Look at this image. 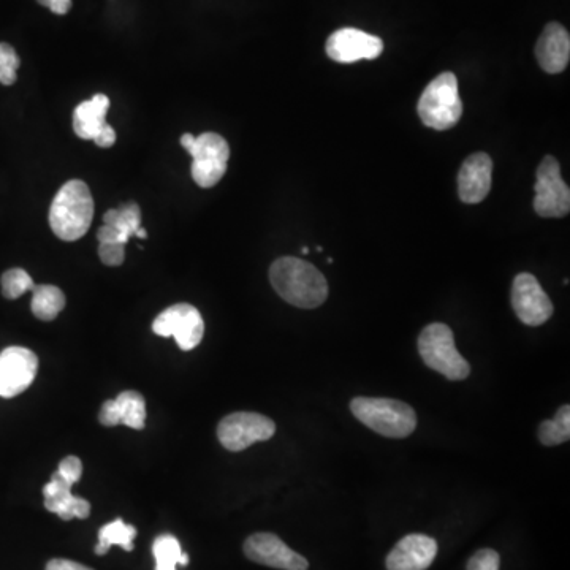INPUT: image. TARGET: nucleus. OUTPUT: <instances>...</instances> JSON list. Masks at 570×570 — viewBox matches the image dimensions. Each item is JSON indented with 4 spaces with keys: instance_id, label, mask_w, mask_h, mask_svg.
I'll use <instances>...</instances> for the list:
<instances>
[{
    "instance_id": "f257e3e1",
    "label": "nucleus",
    "mask_w": 570,
    "mask_h": 570,
    "mask_svg": "<svg viewBox=\"0 0 570 570\" xmlns=\"http://www.w3.org/2000/svg\"><path fill=\"white\" fill-rule=\"evenodd\" d=\"M270 282L282 300L297 308H319L328 298L327 279L316 266L297 257L276 260L270 268Z\"/></svg>"
},
{
    "instance_id": "f03ea898",
    "label": "nucleus",
    "mask_w": 570,
    "mask_h": 570,
    "mask_svg": "<svg viewBox=\"0 0 570 570\" xmlns=\"http://www.w3.org/2000/svg\"><path fill=\"white\" fill-rule=\"evenodd\" d=\"M94 219V198L88 184L72 179L57 192L50 208V225L62 241L83 238Z\"/></svg>"
},
{
    "instance_id": "7ed1b4c3",
    "label": "nucleus",
    "mask_w": 570,
    "mask_h": 570,
    "mask_svg": "<svg viewBox=\"0 0 570 570\" xmlns=\"http://www.w3.org/2000/svg\"><path fill=\"white\" fill-rule=\"evenodd\" d=\"M350 411L357 420L368 426L369 430L392 439L411 436L417 428L414 409L396 399L358 396L352 399Z\"/></svg>"
},
{
    "instance_id": "20e7f679",
    "label": "nucleus",
    "mask_w": 570,
    "mask_h": 570,
    "mask_svg": "<svg viewBox=\"0 0 570 570\" xmlns=\"http://www.w3.org/2000/svg\"><path fill=\"white\" fill-rule=\"evenodd\" d=\"M417 111L426 127L434 130L455 127L463 116V102L456 76L452 72L436 76L420 95Z\"/></svg>"
},
{
    "instance_id": "39448f33",
    "label": "nucleus",
    "mask_w": 570,
    "mask_h": 570,
    "mask_svg": "<svg viewBox=\"0 0 570 570\" xmlns=\"http://www.w3.org/2000/svg\"><path fill=\"white\" fill-rule=\"evenodd\" d=\"M418 352L426 366L449 380L468 379L471 365L456 350L453 331L444 323H431L418 336Z\"/></svg>"
},
{
    "instance_id": "423d86ee",
    "label": "nucleus",
    "mask_w": 570,
    "mask_h": 570,
    "mask_svg": "<svg viewBox=\"0 0 570 570\" xmlns=\"http://www.w3.org/2000/svg\"><path fill=\"white\" fill-rule=\"evenodd\" d=\"M181 145L192 156V178L203 189L216 186L227 171L230 146L221 135L206 132L200 137L184 133Z\"/></svg>"
},
{
    "instance_id": "0eeeda50",
    "label": "nucleus",
    "mask_w": 570,
    "mask_h": 570,
    "mask_svg": "<svg viewBox=\"0 0 570 570\" xmlns=\"http://www.w3.org/2000/svg\"><path fill=\"white\" fill-rule=\"evenodd\" d=\"M274 433L273 420L255 412H235L222 418L217 426V437L230 452H241L255 442L268 441Z\"/></svg>"
},
{
    "instance_id": "6e6552de",
    "label": "nucleus",
    "mask_w": 570,
    "mask_h": 570,
    "mask_svg": "<svg viewBox=\"0 0 570 570\" xmlns=\"http://www.w3.org/2000/svg\"><path fill=\"white\" fill-rule=\"evenodd\" d=\"M152 331L162 338L173 336L179 349L189 352L202 342L205 322L192 304H173L152 322Z\"/></svg>"
},
{
    "instance_id": "1a4fd4ad",
    "label": "nucleus",
    "mask_w": 570,
    "mask_h": 570,
    "mask_svg": "<svg viewBox=\"0 0 570 570\" xmlns=\"http://www.w3.org/2000/svg\"><path fill=\"white\" fill-rule=\"evenodd\" d=\"M534 209L540 217H566L570 211V189L561 178V167L553 156H545L537 168Z\"/></svg>"
},
{
    "instance_id": "9d476101",
    "label": "nucleus",
    "mask_w": 570,
    "mask_h": 570,
    "mask_svg": "<svg viewBox=\"0 0 570 570\" xmlns=\"http://www.w3.org/2000/svg\"><path fill=\"white\" fill-rule=\"evenodd\" d=\"M512 306L518 319L529 327L544 325L553 316V303L536 276L518 274L512 285Z\"/></svg>"
},
{
    "instance_id": "9b49d317",
    "label": "nucleus",
    "mask_w": 570,
    "mask_h": 570,
    "mask_svg": "<svg viewBox=\"0 0 570 570\" xmlns=\"http://www.w3.org/2000/svg\"><path fill=\"white\" fill-rule=\"evenodd\" d=\"M38 371V358L26 347H8L0 354V396L15 398L31 387Z\"/></svg>"
},
{
    "instance_id": "f8f14e48",
    "label": "nucleus",
    "mask_w": 570,
    "mask_h": 570,
    "mask_svg": "<svg viewBox=\"0 0 570 570\" xmlns=\"http://www.w3.org/2000/svg\"><path fill=\"white\" fill-rule=\"evenodd\" d=\"M244 555L262 566L281 570H308V559L298 555L297 551L271 532H257L244 542Z\"/></svg>"
},
{
    "instance_id": "ddd939ff",
    "label": "nucleus",
    "mask_w": 570,
    "mask_h": 570,
    "mask_svg": "<svg viewBox=\"0 0 570 570\" xmlns=\"http://www.w3.org/2000/svg\"><path fill=\"white\" fill-rule=\"evenodd\" d=\"M384 51V42L376 35L366 34L354 27L333 32L327 40V54L339 64H354L366 59L373 61Z\"/></svg>"
},
{
    "instance_id": "4468645a",
    "label": "nucleus",
    "mask_w": 570,
    "mask_h": 570,
    "mask_svg": "<svg viewBox=\"0 0 570 570\" xmlns=\"http://www.w3.org/2000/svg\"><path fill=\"white\" fill-rule=\"evenodd\" d=\"M75 483V480L65 477L61 472H54L50 482L46 483L43 488L46 510L56 513L57 517L64 521H70L73 518H80V520L88 518L91 513V504L86 499L73 496L72 487Z\"/></svg>"
},
{
    "instance_id": "2eb2a0df",
    "label": "nucleus",
    "mask_w": 570,
    "mask_h": 570,
    "mask_svg": "<svg viewBox=\"0 0 570 570\" xmlns=\"http://www.w3.org/2000/svg\"><path fill=\"white\" fill-rule=\"evenodd\" d=\"M493 162L485 152H475L464 160L458 173V194L461 202L477 205L488 197L491 190Z\"/></svg>"
},
{
    "instance_id": "dca6fc26",
    "label": "nucleus",
    "mask_w": 570,
    "mask_h": 570,
    "mask_svg": "<svg viewBox=\"0 0 570 570\" xmlns=\"http://www.w3.org/2000/svg\"><path fill=\"white\" fill-rule=\"evenodd\" d=\"M437 556V542L425 534H409L387 556V570H426Z\"/></svg>"
},
{
    "instance_id": "f3484780",
    "label": "nucleus",
    "mask_w": 570,
    "mask_h": 570,
    "mask_svg": "<svg viewBox=\"0 0 570 570\" xmlns=\"http://www.w3.org/2000/svg\"><path fill=\"white\" fill-rule=\"evenodd\" d=\"M536 57L540 67L551 75L566 70L570 59V35L559 23L545 26L536 45Z\"/></svg>"
},
{
    "instance_id": "a211bd4d",
    "label": "nucleus",
    "mask_w": 570,
    "mask_h": 570,
    "mask_svg": "<svg viewBox=\"0 0 570 570\" xmlns=\"http://www.w3.org/2000/svg\"><path fill=\"white\" fill-rule=\"evenodd\" d=\"M103 426L126 425L132 430H143L146 425V401L138 392H122L118 398L103 404L99 414Z\"/></svg>"
},
{
    "instance_id": "6ab92c4d",
    "label": "nucleus",
    "mask_w": 570,
    "mask_h": 570,
    "mask_svg": "<svg viewBox=\"0 0 570 570\" xmlns=\"http://www.w3.org/2000/svg\"><path fill=\"white\" fill-rule=\"evenodd\" d=\"M110 99L107 95L97 94L91 100L80 103L73 113V130L81 140H95L107 124Z\"/></svg>"
},
{
    "instance_id": "aec40b11",
    "label": "nucleus",
    "mask_w": 570,
    "mask_h": 570,
    "mask_svg": "<svg viewBox=\"0 0 570 570\" xmlns=\"http://www.w3.org/2000/svg\"><path fill=\"white\" fill-rule=\"evenodd\" d=\"M31 308L37 319L51 322L65 308V295L54 285H35L32 289Z\"/></svg>"
},
{
    "instance_id": "412c9836",
    "label": "nucleus",
    "mask_w": 570,
    "mask_h": 570,
    "mask_svg": "<svg viewBox=\"0 0 570 570\" xmlns=\"http://www.w3.org/2000/svg\"><path fill=\"white\" fill-rule=\"evenodd\" d=\"M135 537H137L135 526L126 525L121 518L111 521L99 531V544L95 545V555H107L113 545L132 551Z\"/></svg>"
},
{
    "instance_id": "4be33fe9",
    "label": "nucleus",
    "mask_w": 570,
    "mask_h": 570,
    "mask_svg": "<svg viewBox=\"0 0 570 570\" xmlns=\"http://www.w3.org/2000/svg\"><path fill=\"white\" fill-rule=\"evenodd\" d=\"M152 555L156 559V570H176V567H186L189 556L184 553L179 540L171 534H162L154 540Z\"/></svg>"
},
{
    "instance_id": "5701e85b",
    "label": "nucleus",
    "mask_w": 570,
    "mask_h": 570,
    "mask_svg": "<svg viewBox=\"0 0 570 570\" xmlns=\"http://www.w3.org/2000/svg\"><path fill=\"white\" fill-rule=\"evenodd\" d=\"M105 225H111L121 232L127 241L137 235L141 228V209L137 203H127L118 209H110L103 216Z\"/></svg>"
},
{
    "instance_id": "b1692460",
    "label": "nucleus",
    "mask_w": 570,
    "mask_h": 570,
    "mask_svg": "<svg viewBox=\"0 0 570 570\" xmlns=\"http://www.w3.org/2000/svg\"><path fill=\"white\" fill-rule=\"evenodd\" d=\"M570 439V407L569 404L559 407L555 418L545 420L539 426V441L547 447L564 444Z\"/></svg>"
},
{
    "instance_id": "393cba45",
    "label": "nucleus",
    "mask_w": 570,
    "mask_h": 570,
    "mask_svg": "<svg viewBox=\"0 0 570 570\" xmlns=\"http://www.w3.org/2000/svg\"><path fill=\"white\" fill-rule=\"evenodd\" d=\"M0 282H2V293L8 300L23 297L24 293L35 287L34 279L23 268H12V270L5 271Z\"/></svg>"
},
{
    "instance_id": "a878e982",
    "label": "nucleus",
    "mask_w": 570,
    "mask_h": 570,
    "mask_svg": "<svg viewBox=\"0 0 570 570\" xmlns=\"http://www.w3.org/2000/svg\"><path fill=\"white\" fill-rule=\"evenodd\" d=\"M19 56L16 54L15 48L8 43H0V83L4 86H12L16 83V72H18Z\"/></svg>"
},
{
    "instance_id": "bb28decb",
    "label": "nucleus",
    "mask_w": 570,
    "mask_h": 570,
    "mask_svg": "<svg viewBox=\"0 0 570 570\" xmlns=\"http://www.w3.org/2000/svg\"><path fill=\"white\" fill-rule=\"evenodd\" d=\"M499 563H501V558H499L498 551L483 548L469 559L468 570H499Z\"/></svg>"
},
{
    "instance_id": "cd10ccee",
    "label": "nucleus",
    "mask_w": 570,
    "mask_h": 570,
    "mask_svg": "<svg viewBox=\"0 0 570 570\" xmlns=\"http://www.w3.org/2000/svg\"><path fill=\"white\" fill-rule=\"evenodd\" d=\"M99 257L105 265L119 266L126 260V244L100 243Z\"/></svg>"
},
{
    "instance_id": "c85d7f7f",
    "label": "nucleus",
    "mask_w": 570,
    "mask_h": 570,
    "mask_svg": "<svg viewBox=\"0 0 570 570\" xmlns=\"http://www.w3.org/2000/svg\"><path fill=\"white\" fill-rule=\"evenodd\" d=\"M57 471L61 472V474L65 475V477H69V479L75 480V482H80L81 475H83V463H81V460L78 458V456L70 455L61 461V464H59Z\"/></svg>"
},
{
    "instance_id": "c756f323",
    "label": "nucleus",
    "mask_w": 570,
    "mask_h": 570,
    "mask_svg": "<svg viewBox=\"0 0 570 570\" xmlns=\"http://www.w3.org/2000/svg\"><path fill=\"white\" fill-rule=\"evenodd\" d=\"M97 240H99V243H129V241L121 235V232L116 230V228L111 227V225H103V227L99 228V232H97Z\"/></svg>"
},
{
    "instance_id": "7c9ffc66",
    "label": "nucleus",
    "mask_w": 570,
    "mask_h": 570,
    "mask_svg": "<svg viewBox=\"0 0 570 570\" xmlns=\"http://www.w3.org/2000/svg\"><path fill=\"white\" fill-rule=\"evenodd\" d=\"M38 4L50 8L56 15H67L72 8V0H37Z\"/></svg>"
},
{
    "instance_id": "2f4dec72",
    "label": "nucleus",
    "mask_w": 570,
    "mask_h": 570,
    "mask_svg": "<svg viewBox=\"0 0 570 570\" xmlns=\"http://www.w3.org/2000/svg\"><path fill=\"white\" fill-rule=\"evenodd\" d=\"M46 570H92L83 564L75 563L70 559H51L50 563L46 564Z\"/></svg>"
},
{
    "instance_id": "473e14b6",
    "label": "nucleus",
    "mask_w": 570,
    "mask_h": 570,
    "mask_svg": "<svg viewBox=\"0 0 570 570\" xmlns=\"http://www.w3.org/2000/svg\"><path fill=\"white\" fill-rule=\"evenodd\" d=\"M95 145L100 148H111L116 143V132L113 127L107 126L95 137Z\"/></svg>"
},
{
    "instance_id": "72a5a7b5",
    "label": "nucleus",
    "mask_w": 570,
    "mask_h": 570,
    "mask_svg": "<svg viewBox=\"0 0 570 570\" xmlns=\"http://www.w3.org/2000/svg\"><path fill=\"white\" fill-rule=\"evenodd\" d=\"M301 252H303V254H309V247L304 246Z\"/></svg>"
}]
</instances>
